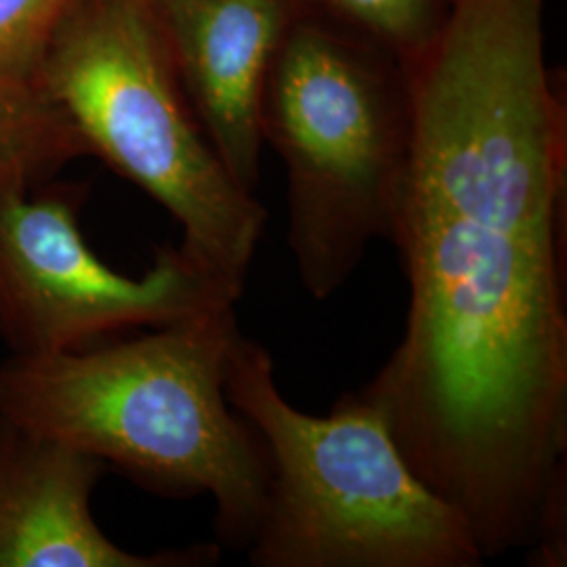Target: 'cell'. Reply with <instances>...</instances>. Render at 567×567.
I'll list each match as a JSON object with an SVG mask.
<instances>
[{"label":"cell","mask_w":567,"mask_h":567,"mask_svg":"<svg viewBox=\"0 0 567 567\" xmlns=\"http://www.w3.org/2000/svg\"><path fill=\"white\" fill-rule=\"evenodd\" d=\"M412 140L391 243L404 337L355 393L484 559L567 548V107L545 0H452L405 61Z\"/></svg>","instance_id":"cell-1"},{"label":"cell","mask_w":567,"mask_h":567,"mask_svg":"<svg viewBox=\"0 0 567 567\" xmlns=\"http://www.w3.org/2000/svg\"><path fill=\"white\" fill-rule=\"evenodd\" d=\"M236 307L118 343L11 353L0 419L118 466L137 484L215 501L219 543L246 548L261 522L267 456L225 393Z\"/></svg>","instance_id":"cell-2"},{"label":"cell","mask_w":567,"mask_h":567,"mask_svg":"<svg viewBox=\"0 0 567 567\" xmlns=\"http://www.w3.org/2000/svg\"><path fill=\"white\" fill-rule=\"evenodd\" d=\"M225 393L267 456L252 567H477L465 517L414 473L381 412L355 391L328 416L286 402L274 358L236 332Z\"/></svg>","instance_id":"cell-3"},{"label":"cell","mask_w":567,"mask_h":567,"mask_svg":"<svg viewBox=\"0 0 567 567\" xmlns=\"http://www.w3.org/2000/svg\"><path fill=\"white\" fill-rule=\"evenodd\" d=\"M261 135L286 168V243L299 278L324 301L372 240L391 238L412 140L404 61L301 11L265 79Z\"/></svg>","instance_id":"cell-4"},{"label":"cell","mask_w":567,"mask_h":567,"mask_svg":"<svg viewBox=\"0 0 567 567\" xmlns=\"http://www.w3.org/2000/svg\"><path fill=\"white\" fill-rule=\"evenodd\" d=\"M37 84L89 156L164 206L183 250L243 295L267 213L206 140L147 0H72Z\"/></svg>","instance_id":"cell-5"},{"label":"cell","mask_w":567,"mask_h":567,"mask_svg":"<svg viewBox=\"0 0 567 567\" xmlns=\"http://www.w3.org/2000/svg\"><path fill=\"white\" fill-rule=\"evenodd\" d=\"M81 204L76 187L0 198V339L11 353L72 351L243 297L182 246L161 248L142 278L114 271L82 238Z\"/></svg>","instance_id":"cell-6"},{"label":"cell","mask_w":567,"mask_h":567,"mask_svg":"<svg viewBox=\"0 0 567 567\" xmlns=\"http://www.w3.org/2000/svg\"><path fill=\"white\" fill-rule=\"evenodd\" d=\"M185 97L231 177L261 179V97L299 0H147Z\"/></svg>","instance_id":"cell-7"},{"label":"cell","mask_w":567,"mask_h":567,"mask_svg":"<svg viewBox=\"0 0 567 567\" xmlns=\"http://www.w3.org/2000/svg\"><path fill=\"white\" fill-rule=\"evenodd\" d=\"M105 463L0 419V567H200L217 545L131 553L97 526L91 498Z\"/></svg>","instance_id":"cell-8"},{"label":"cell","mask_w":567,"mask_h":567,"mask_svg":"<svg viewBox=\"0 0 567 567\" xmlns=\"http://www.w3.org/2000/svg\"><path fill=\"white\" fill-rule=\"evenodd\" d=\"M89 156L74 124L39 84L0 81V198L39 187Z\"/></svg>","instance_id":"cell-9"},{"label":"cell","mask_w":567,"mask_h":567,"mask_svg":"<svg viewBox=\"0 0 567 567\" xmlns=\"http://www.w3.org/2000/svg\"><path fill=\"white\" fill-rule=\"evenodd\" d=\"M305 11L365 37L400 60L425 49L446 21L452 0H299Z\"/></svg>","instance_id":"cell-10"},{"label":"cell","mask_w":567,"mask_h":567,"mask_svg":"<svg viewBox=\"0 0 567 567\" xmlns=\"http://www.w3.org/2000/svg\"><path fill=\"white\" fill-rule=\"evenodd\" d=\"M72 0H0V81L37 84Z\"/></svg>","instance_id":"cell-11"}]
</instances>
